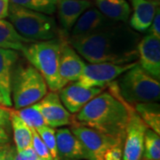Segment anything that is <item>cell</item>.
Here are the masks:
<instances>
[{
	"label": "cell",
	"mask_w": 160,
	"mask_h": 160,
	"mask_svg": "<svg viewBox=\"0 0 160 160\" xmlns=\"http://www.w3.org/2000/svg\"><path fill=\"white\" fill-rule=\"evenodd\" d=\"M104 89L100 87H86L75 81L62 87L60 90L59 96L69 112L77 114L90 100Z\"/></svg>",
	"instance_id": "cell-12"
},
{
	"label": "cell",
	"mask_w": 160,
	"mask_h": 160,
	"mask_svg": "<svg viewBox=\"0 0 160 160\" xmlns=\"http://www.w3.org/2000/svg\"><path fill=\"white\" fill-rule=\"evenodd\" d=\"M132 109L133 106L120 95L117 80H114L108 86V90L104 89L75 114L73 123L124 141Z\"/></svg>",
	"instance_id": "cell-2"
},
{
	"label": "cell",
	"mask_w": 160,
	"mask_h": 160,
	"mask_svg": "<svg viewBox=\"0 0 160 160\" xmlns=\"http://www.w3.org/2000/svg\"><path fill=\"white\" fill-rule=\"evenodd\" d=\"M58 155L60 159H86L88 155L84 145L69 128L55 131Z\"/></svg>",
	"instance_id": "cell-14"
},
{
	"label": "cell",
	"mask_w": 160,
	"mask_h": 160,
	"mask_svg": "<svg viewBox=\"0 0 160 160\" xmlns=\"http://www.w3.org/2000/svg\"><path fill=\"white\" fill-rule=\"evenodd\" d=\"M35 160H43V159H41V158H37Z\"/></svg>",
	"instance_id": "cell-37"
},
{
	"label": "cell",
	"mask_w": 160,
	"mask_h": 160,
	"mask_svg": "<svg viewBox=\"0 0 160 160\" xmlns=\"http://www.w3.org/2000/svg\"><path fill=\"white\" fill-rule=\"evenodd\" d=\"M117 83L120 95L131 105L159 101V80L145 71L139 63L124 72Z\"/></svg>",
	"instance_id": "cell-6"
},
{
	"label": "cell",
	"mask_w": 160,
	"mask_h": 160,
	"mask_svg": "<svg viewBox=\"0 0 160 160\" xmlns=\"http://www.w3.org/2000/svg\"><path fill=\"white\" fill-rule=\"evenodd\" d=\"M9 0H0V20L6 19L9 13Z\"/></svg>",
	"instance_id": "cell-32"
},
{
	"label": "cell",
	"mask_w": 160,
	"mask_h": 160,
	"mask_svg": "<svg viewBox=\"0 0 160 160\" xmlns=\"http://www.w3.org/2000/svg\"><path fill=\"white\" fill-rule=\"evenodd\" d=\"M7 17L20 34L33 42L53 39L60 35L54 19L46 13L10 3Z\"/></svg>",
	"instance_id": "cell-5"
},
{
	"label": "cell",
	"mask_w": 160,
	"mask_h": 160,
	"mask_svg": "<svg viewBox=\"0 0 160 160\" xmlns=\"http://www.w3.org/2000/svg\"><path fill=\"white\" fill-rule=\"evenodd\" d=\"M36 131L38 132L41 139L43 140L46 147L48 148L52 158L54 160H61L59 158V155H58L57 143H56V136H55L54 128L45 125V126L38 128Z\"/></svg>",
	"instance_id": "cell-26"
},
{
	"label": "cell",
	"mask_w": 160,
	"mask_h": 160,
	"mask_svg": "<svg viewBox=\"0 0 160 160\" xmlns=\"http://www.w3.org/2000/svg\"><path fill=\"white\" fill-rule=\"evenodd\" d=\"M62 45L60 52L59 72L65 86L69 83L78 81L82 74L86 62L68 41V38L61 33Z\"/></svg>",
	"instance_id": "cell-11"
},
{
	"label": "cell",
	"mask_w": 160,
	"mask_h": 160,
	"mask_svg": "<svg viewBox=\"0 0 160 160\" xmlns=\"http://www.w3.org/2000/svg\"><path fill=\"white\" fill-rule=\"evenodd\" d=\"M152 1H157V2H159V0H152Z\"/></svg>",
	"instance_id": "cell-39"
},
{
	"label": "cell",
	"mask_w": 160,
	"mask_h": 160,
	"mask_svg": "<svg viewBox=\"0 0 160 160\" xmlns=\"http://www.w3.org/2000/svg\"><path fill=\"white\" fill-rule=\"evenodd\" d=\"M139 62L131 63L99 62L86 64L78 83L86 87L106 88L112 82L119 78L126 70L131 69Z\"/></svg>",
	"instance_id": "cell-7"
},
{
	"label": "cell",
	"mask_w": 160,
	"mask_h": 160,
	"mask_svg": "<svg viewBox=\"0 0 160 160\" xmlns=\"http://www.w3.org/2000/svg\"><path fill=\"white\" fill-rule=\"evenodd\" d=\"M139 65L145 71L160 79V38L152 34L142 38L137 45Z\"/></svg>",
	"instance_id": "cell-13"
},
{
	"label": "cell",
	"mask_w": 160,
	"mask_h": 160,
	"mask_svg": "<svg viewBox=\"0 0 160 160\" xmlns=\"http://www.w3.org/2000/svg\"><path fill=\"white\" fill-rule=\"evenodd\" d=\"M10 125L13 132V141L15 149L19 151L31 146L32 129L19 116L15 109H8Z\"/></svg>",
	"instance_id": "cell-21"
},
{
	"label": "cell",
	"mask_w": 160,
	"mask_h": 160,
	"mask_svg": "<svg viewBox=\"0 0 160 160\" xmlns=\"http://www.w3.org/2000/svg\"><path fill=\"white\" fill-rule=\"evenodd\" d=\"M9 142V135L5 128L0 127V145H6Z\"/></svg>",
	"instance_id": "cell-33"
},
{
	"label": "cell",
	"mask_w": 160,
	"mask_h": 160,
	"mask_svg": "<svg viewBox=\"0 0 160 160\" xmlns=\"http://www.w3.org/2000/svg\"><path fill=\"white\" fill-rule=\"evenodd\" d=\"M116 22L104 16L96 7H89L84 12L71 29L70 36H79L91 33L97 29Z\"/></svg>",
	"instance_id": "cell-18"
},
{
	"label": "cell",
	"mask_w": 160,
	"mask_h": 160,
	"mask_svg": "<svg viewBox=\"0 0 160 160\" xmlns=\"http://www.w3.org/2000/svg\"><path fill=\"white\" fill-rule=\"evenodd\" d=\"M31 146L35 150L38 158L43 160H54L52 157L48 148L41 139L39 134L35 129H32V142Z\"/></svg>",
	"instance_id": "cell-27"
},
{
	"label": "cell",
	"mask_w": 160,
	"mask_h": 160,
	"mask_svg": "<svg viewBox=\"0 0 160 160\" xmlns=\"http://www.w3.org/2000/svg\"><path fill=\"white\" fill-rule=\"evenodd\" d=\"M142 158L143 160L160 159L159 134L149 128H147L144 135Z\"/></svg>",
	"instance_id": "cell-24"
},
{
	"label": "cell",
	"mask_w": 160,
	"mask_h": 160,
	"mask_svg": "<svg viewBox=\"0 0 160 160\" xmlns=\"http://www.w3.org/2000/svg\"><path fill=\"white\" fill-rule=\"evenodd\" d=\"M61 45L60 32L56 38L29 43L22 51L26 61L39 71L46 80L48 89L52 92H59L64 87L59 72Z\"/></svg>",
	"instance_id": "cell-3"
},
{
	"label": "cell",
	"mask_w": 160,
	"mask_h": 160,
	"mask_svg": "<svg viewBox=\"0 0 160 160\" xmlns=\"http://www.w3.org/2000/svg\"><path fill=\"white\" fill-rule=\"evenodd\" d=\"M71 131L84 145L88 160H103V156L109 148L124 143L120 139L76 123L72 124Z\"/></svg>",
	"instance_id": "cell-8"
},
{
	"label": "cell",
	"mask_w": 160,
	"mask_h": 160,
	"mask_svg": "<svg viewBox=\"0 0 160 160\" xmlns=\"http://www.w3.org/2000/svg\"><path fill=\"white\" fill-rule=\"evenodd\" d=\"M4 146H5V145H0V149H2V148H3V147H4Z\"/></svg>",
	"instance_id": "cell-36"
},
{
	"label": "cell",
	"mask_w": 160,
	"mask_h": 160,
	"mask_svg": "<svg viewBox=\"0 0 160 160\" xmlns=\"http://www.w3.org/2000/svg\"><path fill=\"white\" fill-rule=\"evenodd\" d=\"M78 53L89 63L124 64L138 61L141 35L126 22L111 23L91 33L67 38Z\"/></svg>",
	"instance_id": "cell-1"
},
{
	"label": "cell",
	"mask_w": 160,
	"mask_h": 160,
	"mask_svg": "<svg viewBox=\"0 0 160 160\" xmlns=\"http://www.w3.org/2000/svg\"><path fill=\"white\" fill-rule=\"evenodd\" d=\"M63 160H81V159H63Z\"/></svg>",
	"instance_id": "cell-38"
},
{
	"label": "cell",
	"mask_w": 160,
	"mask_h": 160,
	"mask_svg": "<svg viewBox=\"0 0 160 160\" xmlns=\"http://www.w3.org/2000/svg\"><path fill=\"white\" fill-rule=\"evenodd\" d=\"M147 128L148 126L133 108L126 126V136L123 143L122 160L142 159L144 135Z\"/></svg>",
	"instance_id": "cell-9"
},
{
	"label": "cell",
	"mask_w": 160,
	"mask_h": 160,
	"mask_svg": "<svg viewBox=\"0 0 160 160\" xmlns=\"http://www.w3.org/2000/svg\"><path fill=\"white\" fill-rule=\"evenodd\" d=\"M9 125H10L9 110L5 106L0 105V127L6 129Z\"/></svg>",
	"instance_id": "cell-31"
},
{
	"label": "cell",
	"mask_w": 160,
	"mask_h": 160,
	"mask_svg": "<svg viewBox=\"0 0 160 160\" xmlns=\"http://www.w3.org/2000/svg\"><path fill=\"white\" fill-rule=\"evenodd\" d=\"M38 104L46 126L58 128L72 125L73 116L64 107L57 92H47Z\"/></svg>",
	"instance_id": "cell-10"
},
{
	"label": "cell",
	"mask_w": 160,
	"mask_h": 160,
	"mask_svg": "<svg viewBox=\"0 0 160 160\" xmlns=\"http://www.w3.org/2000/svg\"><path fill=\"white\" fill-rule=\"evenodd\" d=\"M19 61L17 51L0 48V93L6 107H12L11 84L12 73Z\"/></svg>",
	"instance_id": "cell-16"
},
{
	"label": "cell",
	"mask_w": 160,
	"mask_h": 160,
	"mask_svg": "<svg viewBox=\"0 0 160 160\" xmlns=\"http://www.w3.org/2000/svg\"><path fill=\"white\" fill-rule=\"evenodd\" d=\"M18 116L31 128L37 130L41 126H45V120L41 114L38 102L27 106L25 108L15 109Z\"/></svg>",
	"instance_id": "cell-23"
},
{
	"label": "cell",
	"mask_w": 160,
	"mask_h": 160,
	"mask_svg": "<svg viewBox=\"0 0 160 160\" xmlns=\"http://www.w3.org/2000/svg\"><path fill=\"white\" fill-rule=\"evenodd\" d=\"M9 152H10V147L7 145H5L2 149H0V160H10Z\"/></svg>",
	"instance_id": "cell-34"
},
{
	"label": "cell",
	"mask_w": 160,
	"mask_h": 160,
	"mask_svg": "<svg viewBox=\"0 0 160 160\" xmlns=\"http://www.w3.org/2000/svg\"><path fill=\"white\" fill-rule=\"evenodd\" d=\"M0 105H2V106H5V107H6V105H5V101H4V99H3V97H2L1 93H0Z\"/></svg>",
	"instance_id": "cell-35"
},
{
	"label": "cell",
	"mask_w": 160,
	"mask_h": 160,
	"mask_svg": "<svg viewBox=\"0 0 160 160\" xmlns=\"http://www.w3.org/2000/svg\"><path fill=\"white\" fill-rule=\"evenodd\" d=\"M140 118L148 126L160 134V106L157 102H141L132 105Z\"/></svg>",
	"instance_id": "cell-22"
},
{
	"label": "cell",
	"mask_w": 160,
	"mask_h": 160,
	"mask_svg": "<svg viewBox=\"0 0 160 160\" xmlns=\"http://www.w3.org/2000/svg\"><path fill=\"white\" fill-rule=\"evenodd\" d=\"M148 33L152 34L155 37H157L158 38H160V11L159 8L158 9V11L155 14L154 19L152 21V22L150 24L149 28L148 29Z\"/></svg>",
	"instance_id": "cell-30"
},
{
	"label": "cell",
	"mask_w": 160,
	"mask_h": 160,
	"mask_svg": "<svg viewBox=\"0 0 160 160\" xmlns=\"http://www.w3.org/2000/svg\"><path fill=\"white\" fill-rule=\"evenodd\" d=\"M123 144H118L109 148L103 156V160H122Z\"/></svg>",
	"instance_id": "cell-29"
},
{
	"label": "cell",
	"mask_w": 160,
	"mask_h": 160,
	"mask_svg": "<svg viewBox=\"0 0 160 160\" xmlns=\"http://www.w3.org/2000/svg\"><path fill=\"white\" fill-rule=\"evenodd\" d=\"M11 4L52 15L56 11L57 0H9Z\"/></svg>",
	"instance_id": "cell-25"
},
{
	"label": "cell",
	"mask_w": 160,
	"mask_h": 160,
	"mask_svg": "<svg viewBox=\"0 0 160 160\" xmlns=\"http://www.w3.org/2000/svg\"><path fill=\"white\" fill-rule=\"evenodd\" d=\"M31 42L20 34L9 21L0 20V48L22 52Z\"/></svg>",
	"instance_id": "cell-20"
},
{
	"label": "cell",
	"mask_w": 160,
	"mask_h": 160,
	"mask_svg": "<svg viewBox=\"0 0 160 160\" xmlns=\"http://www.w3.org/2000/svg\"><path fill=\"white\" fill-rule=\"evenodd\" d=\"M96 8L104 16L118 22H126L132 8L126 0H94Z\"/></svg>",
	"instance_id": "cell-19"
},
{
	"label": "cell",
	"mask_w": 160,
	"mask_h": 160,
	"mask_svg": "<svg viewBox=\"0 0 160 160\" xmlns=\"http://www.w3.org/2000/svg\"><path fill=\"white\" fill-rule=\"evenodd\" d=\"M91 6L89 0H57L56 11L63 29L70 31L81 14Z\"/></svg>",
	"instance_id": "cell-17"
},
{
	"label": "cell",
	"mask_w": 160,
	"mask_h": 160,
	"mask_svg": "<svg viewBox=\"0 0 160 160\" xmlns=\"http://www.w3.org/2000/svg\"><path fill=\"white\" fill-rule=\"evenodd\" d=\"M132 12L129 17V26L138 33L146 32L159 8V2L152 0H131Z\"/></svg>",
	"instance_id": "cell-15"
},
{
	"label": "cell",
	"mask_w": 160,
	"mask_h": 160,
	"mask_svg": "<svg viewBox=\"0 0 160 160\" xmlns=\"http://www.w3.org/2000/svg\"><path fill=\"white\" fill-rule=\"evenodd\" d=\"M48 92V86L39 71L27 61L18 62L11 84L12 103L20 109L39 102Z\"/></svg>",
	"instance_id": "cell-4"
},
{
	"label": "cell",
	"mask_w": 160,
	"mask_h": 160,
	"mask_svg": "<svg viewBox=\"0 0 160 160\" xmlns=\"http://www.w3.org/2000/svg\"><path fill=\"white\" fill-rule=\"evenodd\" d=\"M38 158L32 146H29L26 149L17 151L15 149L10 147L9 158L10 160H35Z\"/></svg>",
	"instance_id": "cell-28"
}]
</instances>
